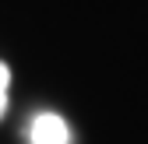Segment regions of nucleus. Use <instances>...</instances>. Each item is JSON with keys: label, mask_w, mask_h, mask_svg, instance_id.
I'll return each instance as SVG.
<instances>
[{"label": "nucleus", "mask_w": 148, "mask_h": 144, "mask_svg": "<svg viewBox=\"0 0 148 144\" xmlns=\"http://www.w3.org/2000/svg\"><path fill=\"white\" fill-rule=\"evenodd\" d=\"M28 141L32 144H71V127L57 113H39L28 127Z\"/></svg>", "instance_id": "1"}, {"label": "nucleus", "mask_w": 148, "mask_h": 144, "mask_svg": "<svg viewBox=\"0 0 148 144\" xmlns=\"http://www.w3.org/2000/svg\"><path fill=\"white\" fill-rule=\"evenodd\" d=\"M7 88H11V70H7V63H0V116L7 109Z\"/></svg>", "instance_id": "2"}]
</instances>
